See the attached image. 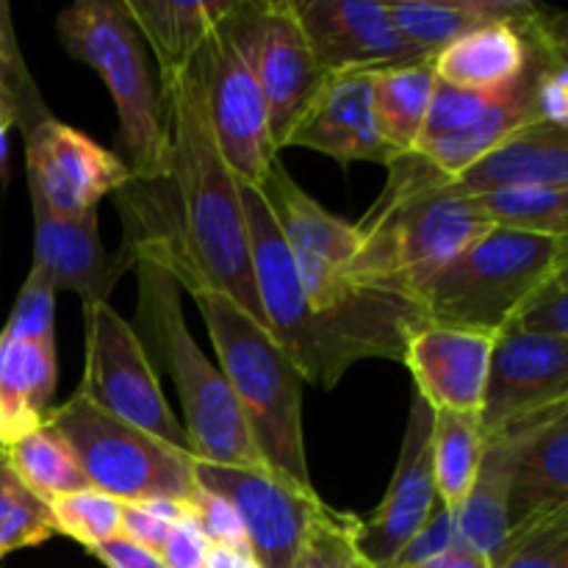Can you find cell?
<instances>
[{"mask_svg": "<svg viewBox=\"0 0 568 568\" xmlns=\"http://www.w3.org/2000/svg\"><path fill=\"white\" fill-rule=\"evenodd\" d=\"M552 9H544L525 26L494 22L455 39L433 53L438 83L464 92H497L519 81L536 55V37Z\"/></svg>", "mask_w": 568, "mask_h": 568, "instance_id": "44dd1931", "label": "cell"}, {"mask_svg": "<svg viewBox=\"0 0 568 568\" xmlns=\"http://www.w3.org/2000/svg\"><path fill=\"white\" fill-rule=\"evenodd\" d=\"M192 72L200 83L205 120L225 164L242 183L261 186L281 153L272 142L264 94L222 22L194 55Z\"/></svg>", "mask_w": 568, "mask_h": 568, "instance_id": "8fae6325", "label": "cell"}, {"mask_svg": "<svg viewBox=\"0 0 568 568\" xmlns=\"http://www.w3.org/2000/svg\"><path fill=\"white\" fill-rule=\"evenodd\" d=\"M560 59H568V22L566 14L549 11L536 37V55L516 83L497 92H464L438 83L414 153L433 170L453 178L519 128L541 122L538 81Z\"/></svg>", "mask_w": 568, "mask_h": 568, "instance_id": "ba28073f", "label": "cell"}, {"mask_svg": "<svg viewBox=\"0 0 568 568\" xmlns=\"http://www.w3.org/2000/svg\"><path fill=\"white\" fill-rule=\"evenodd\" d=\"M568 505V405L527 436L510 488V527Z\"/></svg>", "mask_w": 568, "mask_h": 568, "instance_id": "484cf974", "label": "cell"}, {"mask_svg": "<svg viewBox=\"0 0 568 568\" xmlns=\"http://www.w3.org/2000/svg\"><path fill=\"white\" fill-rule=\"evenodd\" d=\"M0 336L11 342L55 344V286L42 266H31Z\"/></svg>", "mask_w": 568, "mask_h": 568, "instance_id": "e575fe53", "label": "cell"}, {"mask_svg": "<svg viewBox=\"0 0 568 568\" xmlns=\"http://www.w3.org/2000/svg\"><path fill=\"white\" fill-rule=\"evenodd\" d=\"M197 488L225 499L261 568H294L327 514L316 491H303L266 469L194 464Z\"/></svg>", "mask_w": 568, "mask_h": 568, "instance_id": "7c38bea8", "label": "cell"}, {"mask_svg": "<svg viewBox=\"0 0 568 568\" xmlns=\"http://www.w3.org/2000/svg\"><path fill=\"white\" fill-rule=\"evenodd\" d=\"M159 89L166 170L159 181H131L116 192L128 225L125 244L159 261L189 292L227 294L264 322L250 264L242 183L216 148L192 67Z\"/></svg>", "mask_w": 568, "mask_h": 568, "instance_id": "6da1fadb", "label": "cell"}, {"mask_svg": "<svg viewBox=\"0 0 568 568\" xmlns=\"http://www.w3.org/2000/svg\"><path fill=\"white\" fill-rule=\"evenodd\" d=\"M568 239L491 227L442 272L422 283L410 300L427 325L499 333L519 305L568 266Z\"/></svg>", "mask_w": 568, "mask_h": 568, "instance_id": "8992f818", "label": "cell"}, {"mask_svg": "<svg viewBox=\"0 0 568 568\" xmlns=\"http://www.w3.org/2000/svg\"><path fill=\"white\" fill-rule=\"evenodd\" d=\"M486 438L480 430L477 414H453V410H433L430 455L433 480H436L438 503L455 510L471 491L477 477Z\"/></svg>", "mask_w": 568, "mask_h": 568, "instance_id": "83f0119b", "label": "cell"}, {"mask_svg": "<svg viewBox=\"0 0 568 568\" xmlns=\"http://www.w3.org/2000/svg\"><path fill=\"white\" fill-rule=\"evenodd\" d=\"M286 148H308L342 166L355 161L392 164L394 153L383 142L372 98V72L325 75L320 92L303 111Z\"/></svg>", "mask_w": 568, "mask_h": 568, "instance_id": "ac0fdd59", "label": "cell"}, {"mask_svg": "<svg viewBox=\"0 0 568 568\" xmlns=\"http://www.w3.org/2000/svg\"><path fill=\"white\" fill-rule=\"evenodd\" d=\"M192 516L197 521L200 532L205 536L209 544H225V547H247L244 541L242 525H239L236 514L231 510V505L225 499L214 497V494L203 491L200 488L197 497L192 499Z\"/></svg>", "mask_w": 568, "mask_h": 568, "instance_id": "f35d334b", "label": "cell"}, {"mask_svg": "<svg viewBox=\"0 0 568 568\" xmlns=\"http://www.w3.org/2000/svg\"><path fill=\"white\" fill-rule=\"evenodd\" d=\"M444 178V186L464 197L514 186L568 189V128L532 122L488 150L458 175Z\"/></svg>", "mask_w": 568, "mask_h": 568, "instance_id": "ffe728a7", "label": "cell"}, {"mask_svg": "<svg viewBox=\"0 0 568 568\" xmlns=\"http://www.w3.org/2000/svg\"><path fill=\"white\" fill-rule=\"evenodd\" d=\"M505 331L532 333V336L568 338V270L544 281L508 322Z\"/></svg>", "mask_w": 568, "mask_h": 568, "instance_id": "8d00e7d4", "label": "cell"}, {"mask_svg": "<svg viewBox=\"0 0 568 568\" xmlns=\"http://www.w3.org/2000/svg\"><path fill=\"white\" fill-rule=\"evenodd\" d=\"M33 266H42L55 294L72 292L81 305L109 303L116 283L136 266L131 244L109 250L98 231V211L81 216H55L31 197Z\"/></svg>", "mask_w": 568, "mask_h": 568, "instance_id": "e0dca14e", "label": "cell"}, {"mask_svg": "<svg viewBox=\"0 0 568 568\" xmlns=\"http://www.w3.org/2000/svg\"><path fill=\"white\" fill-rule=\"evenodd\" d=\"M3 458L9 460L14 475L44 503L89 488L67 444L44 425L3 447Z\"/></svg>", "mask_w": 568, "mask_h": 568, "instance_id": "f1b7e54d", "label": "cell"}, {"mask_svg": "<svg viewBox=\"0 0 568 568\" xmlns=\"http://www.w3.org/2000/svg\"><path fill=\"white\" fill-rule=\"evenodd\" d=\"M205 568H261L250 547H225V544H209Z\"/></svg>", "mask_w": 568, "mask_h": 568, "instance_id": "b9f144b4", "label": "cell"}, {"mask_svg": "<svg viewBox=\"0 0 568 568\" xmlns=\"http://www.w3.org/2000/svg\"><path fill=\"white\" fill-rule=\"evenodd\" d=\"M11 128H14V111H11L9 100L0 94V166L6 161V136H9Z\"/></svg>", "mask_w": 568, "mask_h": 568, "instance_id": "ee69618b", "label": "cell"}, {"mask_svg": "<svg viewBox=\"0 0 568 568\" xmlns=\"http://www.w3.org/2000/svg\"><path fill=\"white\" fill-rule=\"evenodd\" d=\"M75 458L89 488L103 491L120 503H170L192 505L197 497L192 453L170 447L161 438L105 414L83 394H72L64 405L44 419Z\"/></svg>", "mask_w": 568, "mask_h": 568, "instance_id": "52a82bcc", "label": "cell"}, {"mask_svg": "<svg viewBox=\"0 0 568 568\" xmlns=\"http://www.w3.org/2000/svg\"><path fill=\"white\" fill-rule=\"evenodd\" d=\"M547 416L530 422V425L510 427V430L486 438V447H483V458L480 466H477V477L475 483H471V491L466 494V499L458 508L449 510V514H453L455 538H458L460 547L471 549V552L483 555V558H491V555L497 552L499 544L505 541V536H508L510 530V488H514L521 449H525L527 436H530Z\"/></svg>", "mask_w": 568, "mask_h": 568, "instance_id": "7402d4cb", "label": "cell"}, {"mask_svg": "<svg viewBox=\"0 0 568 568\" xmlns=\"http://www.w3.org/2000/svg\"><path fill=\"white\" fill-rule=\"evenodd\" d=\"M222 28L247 61L264 94L272 142L281 153L288 133L325 81L292 0H236Z\"/></svg>", "mask_w": 568, "mask_h": 568, "instance_id": "30bf717a", "label": "cell"}, {"mask_svg": "<svg viewBox=\"0 0 568 568\" xmlns=\"http://www.w3.org/2000/svg\"><path fill=\"white\" fill-rule=\"evenodd\" d=\"M94 558L100 560L105 568H166L159 552L148 547H139V544L128 541V538H111V541L100 544V547L89 549Z\"/></svg>", "mask_w": 568, "mask_h": 568, "instance_id": "60d3db41", "label": "cell"}, {"mask_svg": "<svg viewBox=\"0 0 568 568\" xmlns=\"http://www.w3.org/2000/svg\"><path fill=\"white\" fill-rule=\"evenodd\" d=\"M55 536L50 505L31 491L0 453V560Z\"/></svg>", "mask_w": 568, "mask_h": 568, "instance_id": "1f68e13d", "label": "cell"}, {"mask_svg": "<svg viewBox=\"0 0 568 568\" xmlns=\"http://www.w3.org/2000/svg\"><path fill=\"white\" fill-rule=\"evenodd\" d=\"M316 64L325 75L377 72L430 59L416 50L377 0H292Z\"/></svg>", "mask_w": 568, "mask_h": 568, "instance_id": "9a60e30c", "label": "cell"}, {"mask_svg": "<svg viewBox=\"0 0 568 568\" xmlns=\"http://www.w3.org/2000/svg\"><path fill=\"white\" fill-rule=\"evenodd\" d=\"M414 568H491V566H488V558H483V555L455 544V547L444 549L442 555H436V558L425 560V564Z\"/></svg>", "mask_w": 568, "mask_h": 568, "instance_id": "7bdbcfd3", "label": "cell"}, {"mask_svg": "<svg viewBox=\"0 0 568 568\" xmlns=\"http://www.w3.org/2000/svg\"><path fill=\"white\" fill-rule=\"evenodd\" d=\"M22 139L31 197L55 216L98 211L100 200L133 181L122 155L100 148L94 139L53 114L22 133Z\"/></svg>", "mask_w": 568, "mask_h": 568, "instance_id": "4fadbf2b", "label": "cell"}, {"mask_svg": "<svg viewBox=\"0 0 568 568\" xmlns=\"http://www.w3.org/2000/svg\"><path fill=\"white\" fill-rule=\"evenodd\" d=\"M564 405H568V338L499 333L483 394V438L530 425Z\"/></svg>", "mask_w": 568, "mask_h": 568, "instance_id": "5bb4252c", "label": "cell"}, {"mask_svg": "<svg viewBox=\"0 0 568 568\" xmlns=\"http://www.w3.org/2000/svg\"><path fill=\"white\" fill-rule=\"evenodd\" d=\"M0 453H3V447H0Z\"/></svg>", "mask_w": 568, "mask_h": 568, "instance_id": "f6af8a7d", "label": "cell"}, {"mask_svg": "<svg viewBox=\"0 0 568 568\" xmlns=\"http://www.w3.org/2000/svg\"><path fill=\"white\" fill-rule=\"evenodd\" d=\"M220 358L222 377L242 408L266 469L314 491L303 436V377L270 327L227 294L192 292Z\"/></svg>", "mask_w": 568, "mask_h": 568, "instance_id": "3957f363", "label": "cell"}, {"mask_svg": "<svg viewBox=\"0 0 568 568\" xmlns=\"http://www.w3.org/2000/svg\"><path fill=\"white\" fill-rule=\"evenodd\" d=\"M83 327L87 364L78 394L170 447L192 453L186 430L170 410L136 327L122 320L109 303L83 305Z\"/></svg>", "mask_w": 568, "mask_h": 568, "instance_id": "9c48e42d", "label": "cell"}, {"mask_svg": "<svg viewBox=\"0 0 568 568\" xmlns=\"http://www.w3.org/2000/svg\"><path fill=\"white\" fill-rule=\"evenodd\" d=\"M494 344V333L425 322L408 338L403 364L410 369L416 394L433 410L480 416Z\"/></svg>", "mask_w": 568, "mask_h": 568, "instance_id": "d6986e66", "label": "cell"}, {"mask_svg": "<svg viewBox=\"0 0 568 568\" xmlns=\"http://www.w3.org/2000/svg\"><path fill=\"white\" fill-rule=\"evenodd\" d=\"M388 11L403 37L416 50L433 55L453 44L455 39L494 26V22L525 26L541 11V6L527 3V0H453V3L403 0V3H388Z\"/></svg>", "mask_w": 568, "mask_h": 568, "instance_id": "d4e9b609", "label": "cell"}, {"mask_svg": "<svg viewBox=\"0 0 568 568\" xmlns=\"http://www.w3.org/2000/svg\"><path fill=\"white\" fill-rule=\"evenodd\" d=\"M494 227L568 239V189L514 186L475 197Z\"/></svg>", "mask_w": 568, "mask_h": 568, "instance_id": "f546056e", "label": "cell"}, {"mask_svg": "<svg viewBox=\"0 0 568 568\" xmlns=\"http://www.w3.org/2000/svg\"><path fill=\"white\" fill-rule=\"evenodd\" d=\"M491 227L475 197L449 192L427 161L397 155L377 203L355 222L358 253L349 283L361 292L410 297Z\"/></svg>", "mask_w": 568, "mask_h": 568, "instance_id": "7a4b0ae2", "label": "cell"}, {"mask_svg": "<svg viewBox=\"0 0 568 568\" xmlns=\"http://www.w3.org/2000/svg\"><path fill=\"white\" fill-rule=\"evenodd\" d=\"M355 530H358V516L327 508L294 568H377L361 555Z\"/></svg>", "mask_w": 568, "mask_h": 568, "instance_id": "d590c367", "label": "cell"}, {"mask_svg": "<svg viewBox=\"0 0 568 568\" xmlns=\"http://www.w3.org/2000/svg\"><path fill=\"white\" fill-rule=\"evenodd\" d=\"M433 408L414 392L403 449L388 491L369 519H358L355 544L377 568H388L442 508L433 480Z\"/></svg>", "mask_w": 568, "mask_h": 568, "instance_id": "2e32d148", "label": "cell"}, {"mask_svg": "<svg viewBox=\"0 0 568 568\" xmlns=\"http://www.w3.org/2000/svg\"><path fill=\"white\" fill-rule=\"evenodd\" d=\"M61 44L109 87L120 120V148L133 181L153 183L166 170V128L159 78L148 44L122 0H81L55 17Z\"/></svg>", "mask_w": 568, "mask_h": 568, "instance_id": "5b68a950", "label": "cell"}, {"mask_svg": "<svg viewBox=\"0 0 568 568\" xmlns=\"http://www.w3.org/2000/svg\"><path fill=\"white\" fill-rule=\"evenodd\" d=\"M0 94L9 100L11 111H14V128H20L22 133L50 116L48 103L22 59L11 9L6 3H0Z\"/></svg>", "mask_w": 568, "mask_h": 568, "instance_id": "836d02e7", "label": "cell"}, {"mask_svg": "<svg viewBox=\"0 0 568 568\" xmlns=\"http://www.w3.org/2000/svg\"><path fill=\"white\" fill-rule=\"evenodd\" d=\"M55 536H67L81 547L94 549L122 536V503L94 488L50 499Z\"/></svg>", "mask_w": 568, "mask_h": 568, "instance_id": "d6a6232c", "label": "cell"}, {"mask_svg": "<svg viewBox=\"0 0 568 568\" xmlns=\"http://www.w3.org/2000/svg\"><path fill=\"white\" fill-rule=\"evenodd\" d=\"M491 568H568V505L514 525L488 558Z\"/></svg>", "mask_w": 568, "mask_h": 568, "instance_id": "4dcf8cb0", "label": "cell"}, {"mask_svg": "<svg viewBox=\"0 0 568 568\" xmlns=\"http://www.w3.org/2000/svg\"><path fill=\"white\" fill-rule=\"evenodd\" d=\"M189 510V505L170 499H150V503H122V538L161 552L166 536Z\"/></svg>", "mask_w": 568, "mask_h": 568, "instance_id": "74e56055", "label": "cell"}, {"mask_svg": "<svg viewBox=\"0 0 568 568\" xmlns=\"http://www.w3.org/2000/svg\"><path fill=\"white\" fill-rule=\"evenodd\" d=\"M55 383V344L0 336V447L44 425L53 410Z\"/></svg>", "mask_w": 568, "mask_h": 568, "instance_id": "cb8c5ba5", "label": "cell"}, {"mask_svg": "<svg viewBox=\"0 0 568 568\" xmlns=\"http://www.w3.org/2000/svg\"><path fill=\"white\" fill-rule=\"evenodd\" d=\"M133 270L139 272V327L150 333L170 372L192 455L203 464L266 469L231 386L189 333L181 283L148 255H136Z\"/></svg>", "mask_w": 568, "mask_h": 568, "instance_id": "277c9868", "label": "cell"}, {"mask_svg": "<svg viewBox=\"0 0 568 568\" xmlns=\"http://www.w3.org/2000/svg\"><path fill=\"white\" fill-rule=\"evenodd\" d=\"M436 87L438 78L433 70V55L414 61V64L372 72L377 125H381L383 142L388 144L394 159L414 153L422 131H425Z\"/></svg>", "mask_w": 568, "mask_h": 568, "instance_id": "4316f807", "label": "cell"}, {"mask_svg": "<svg viewBox=\"0 0 568 568\" xmlns=\"http://www.w3.org/2000/svg\"><path fill=\"white\" fill-rule=\"evenodd\" d=\"M144 44L153 50L159 87L192 67L209 33L231 14L233 0H122Z\"/></svg>", "mask_w": 568, "mask_h": 568, "instance_id": "603a6c76", "label": "cell"}, {"mask_svg": "<svg viewBox=\"0 0 568 568\" xmlns=\"http://www.w3.org/2000/svg\"><path fill=\"white\" fill-rule=\"evenodd\" d=\"M161 560L166 568H205L209 558V541L200 532L197 521H194L192 508L175 521V527L166 536L164 547H161Z\"/></svg>", "mask_w": 568, "mask_h": 568, "instance_id": "ab89813d", "label": "cell"}]
</instances>
